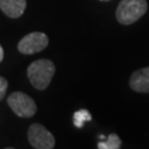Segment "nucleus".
<instances>
[{
	"label": "nucleus",
	"instance_id": "9",
	"mask_svg": "<svg viewBox=\"0 0 149 149\" xmlns=\"http://www.w3.org/2000/svg\"><path fill=\"white\" fill-rule=\"evenodd\" d=\"M91 119H92L91 113L87 109H84V108L75 112L74 115H73V124H74L75 127L77 128H82L84 123L90 122Z\"/></svg>",
	"mask_w": 149,
	"mask_h": 149
},
{
	"label": "nucleus",
	"instance_id": "12",
	"mask_svg": "<svg viewBox=\"0 0 149 149\" xmlns=\"http://www.w3.org/2000/svg\"><path fill=\"white\" fill-rule=\"evenodd\" d=\"M100 1H109V0H100Z\"/></svg>",
	"mask_w": 149,
	"mask_h": 149
},
{
	"label": "nucleus",
	"instance_id": "3",
	"mask_svg": "<svg viewBox=\"0 0 149 149\" xmlns=\"http://www.w3.org/2000/svg\"><path fill=\"white\" fill-rule=\"evenodd\" d=\"M8 105L17 116L23 118L32 117L37 113L36 102L23 92H15L8 97Z\"/></svg>",
	"mask_w": 149,
	"mask_h": 149
},
{
	"label": "nucleus",
	"instance_id": "8",
	"mask_svg": "<svg viewBox=\"0 0 149 149\" xmlns=\"http://www.w3.org/2000/svg\"><path fill=\"white\" fill-rule=\"evenodd\" d=\"M97 147L98 149H119L122 147V140L116 134H111L106 139L100 141Z\"/></svg>",
	"mask_w": 149,
	"mask_h": 149
},
{
	"label": "nucleus",
	"instance_id": "11",
	"mask_svg": "<svg viewBox=\"0 0 149 149\" xmlns=\"http://www.w3.org/2000/svg\"><path fill=\"white\" fill-rule=\"evenodd\" d=\"M2 60H3V49L0 45V62H1Z\"/></svg>",
	"mask_w": 149,
	"mask_h": 149
},
{
	"label": "nucleus",
	"instance_id": "1",
	"mask_svg": "<svg viewBox=\"0 0 149 149\" xmlns=\"http://www.w3.org/2000/svg\"><path fill=\"white\" fill-rule=\"evenodd\" d=\"M55 73V65L52 61L40 59L32 62L28 68V77L34 88L39 91L45 90Z\"/></svg>",
	"mask_w": 149,
	"mask_h": 149
},
{
	"label": "nucleus",
	"instance_id": "6",
	"mask_svg": "<svg viewBox=\"0 0 149 149\" xmlns=\"http://www.w3.org/2000/svg\"><path fill=\"white\" fill-rule=\"evenodd\" d=\"M129 85L135 92L149 93V66L134 72L129 80Z\"/></svg>",
	"mask_w": 149,
	"mask_h": 149
},
{
	"label": "nucleus",
	"instance_id": "2",
	"mask_svg": "<svg viewBox=\"0 0 149 149\" xmlns=\"http://www.w3.org/2000/svg\"><path fill=\"white\" fill-rule=\"evenodd\" d=\"M148 5L146 0H122L116 10L117 21L129 26L140 19L147 12Z\"/></svg>",
	"mask_w": 149,
	"mask_h": 149
},
{
	"label": "nucleus",
	"instance_id": "5",
	"mask_svg": "<svg viewBox=\"0 0 149 149\" xmlns=\"http://www.w3.org/2000/svg\"><path fill=\"white\" fill-rule=\"evenodd\" d=\"M49 38L43 32H31L18 43V50L22 54H34L48 47Z\"/></svg>",
	"mask_w": 149,
	"mask_h": 149
},
{
	"label": "nucleus",
	"instance_id": "7",
	"mask_svg": "<svg viewBox=\"0 0 149 149\" xmlns=\"http://www.w3.org/2000/svg\"><path fill=\"white\" fill-rule=\"evenodd\" d=\"M27 0H0V9L7 17L16 19L23 15Z\"/></svg>",
	"mask_w": 149,
	"mask_h": 149
},
{
	"label": "nucleus",
	"instance_id": "10",
	"mask_svg": "<svg viewBox=\"0 0 149 149\" xmlns=\"http://www.w3.org/2000/svg\"><path fill=\"white\" fill-rule=\"evenodd\" d=\"M7 88H8V81L6 80L5 77L0 76V101L5 97Z\"/></svg>",
	"mask_w": 149,
	"mask_h": 149
},
{
	"label": "nucleus",
	"instance_id": "4",
	"mask_svg": "<svg viewBox=\"0 0 149 149\" xmlns=\"http://www.w3.org/2000/svg\"><path fill=\"white\" fill-rule=\"evenodd\" d=\"M28 138L31 146L36 149H52L55 146V138L41 124L34 123L29 127Z\"/></svg>",
	"mask_w": 149,
	"mask_h": 149
}]
</instances>
